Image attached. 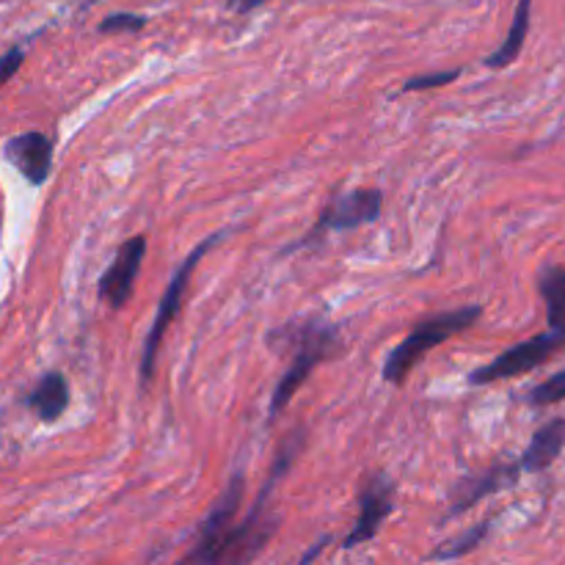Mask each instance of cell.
<instances>
[{"instance_id":"6da1fadb","label":"cell","mask_w":565,"mask_h":565,"mask_svg":"<svg viewBox=\"0 0 565 565\" xmlns=\"http://www.w3.org/2000/svg\"><path fill=\"white\" fill-rule=\"evenodd\" d=\"M268 342L274 351L285 345L292 353L290 367L285 370L268 403V423H274V419L281 417V412H287L296 392L315 373V367L337 351L340 331H337V326L323 323V320H303V323H287L281 329L270 331Z\"/></svg>"},{"instance_id":"7a4b0ae2","label":"cell","mask_w":565,"mask_h":565,"mask_svg":"<svg viewBox=\"0 0 565 565\" xmlns=\"http://www.w3.org/2000/svg\"><path fill=\"white\" fill-rule=\"evenodd\" d=\"M483 318V307L480 303H467V307L450 309V312H436L428 318L417 320L412 334L386 356L384 362V381L386 384L401 386L408 375L414 373L419 362L434 351L436 345L447 342L450 337L461 334V331L472 329L478 320Z\"/></svg>"},{"instance_id":"3957f363","label":"cell","mask_w":565,"mask_h":565,"mask_svg":"<svg viewBox=\"0 0 565 565\" xmlns=\"http://www.w3.org/2000/svg\"><path fill=\"white\" fill-rule=\"evenodd\" d=\"M226 235H230V232H226V230L213 232V235L204 237V241L199 243V246H193L191 254H188V257L182 259L180 265H177L174 276H171L169 287H166L163 298H160L158 312H154L152 326H149L147 340H143L141 367H138V384H141V390H147V386L152 384V379H154V362H158L160 342H163V334H166V331H169L171 320H174L177 312H180V309H182V298H185L188 281H191L193 268H196V265L202 263L204 254H207L213 246H218V243L224 241Z\"/></svg>"},{"instance_id":"277c9868","label":"cell","mask_w":565,"mask_h":565,"mask_svg":"<svg viewBox=\"0 0 565 565\" xmlns=\"http://www.w3.org/2000/svg\"><path fill=\"white\" fill-rule=\"evenodd\" d=\"M381 210H384V193L379 188H359V191L337 193L329 199V204L320 213L318 224L307 232L298 243L285 248V254L296 252V248L315 246L318 241H323L331 232H351L359 226L375 224L381 218Z\"/></svg>"},{"instance_id":"5b68a950","label":"cell","mask_w":565,"mask_h":565,"mask_svg":"<svg viewBox=\"0 0 565 565\" xmlns=\"http://www.w3.org/2000/svg\"><path fill=\"white\" fill-rule=\"evenodd\" d=\"M561 348H565V337L557 331H544V334L533 337V340H524L519 345L502 351L494 362H489L486 367H478L469 373V384L472 386H486L494 384V381L505 379H519L524 373H533L541 364L550 362Z\"/></svg>"},{"instance_id":"8992f818","label":"cell","mask_w":565,"mask_h":565,"mask_svg":"<svg viewBox=\"0 0 565 565\" xmlns=\"http://www.w3.org/2000/svg\"><path fill=\"white\" fill-rule=\"evenodd\" d=\"M395 494L397 486L395 480L386 472L370 475V480L364 483L362 494H359V519L353 524L351 533L342 541V550H353L359 544H367L375 535L381 533L384 522L390 519V513L395 511Z\"/></svg>"},{"instance_id":"52a82bcc","label":"cell","mask_w":565,"mask_h":565,"mask_svg":"<svg viewBox=\"0 0 565 565\" xmlns=\"http://www.w3.org/2000/svg\"><path fill=\"white\" fill-rule=\"evenodd\" d=\"M143 254H147V237L132 235L130 241L121 243L114 263L103 270V276L97 281V292L110 309L127 307V301L132 296V287H136L138 270H141Z\"/></svg>"},{"instance_id":"ba28073f","label":"cell","mask_w":565,"mask_h":565,"mask_svg":"<svg viewBox=\"0 0 565 565\" xmlns=\"http://www.w3.org/2000/svg\"><path fill=\"white\" fill-rule=\"evenodd\" d=\"M6 160L22 174L28 185L39 188L47 182L53 169V141L44 132L28 130L20 136H11L3 147Z\"/></svg>"},{"instance_id":"9c48e42d","label":"cell","mask_w":565,"mask_h":565,"mask_svg":"<svg viewBox=\"0 0 565 565\" xmlns=\"http://www.w3.org/2000/svg\"><path fill=\"white\" fill-rule=\"evenodd\" d=\"M522 472L524 469L519 461L516 463H497V467H491L489 472L478 475V478L461 480V483H458L450 494L452 502H450V511L445 513V522L447 519H456V516H461V513L472 511V508L478 505L480 500H486V497L516 486L519 475Z\"/></svg>"},{"instance_id":"30bf717a","label":"cell","mask_w":565,"mask_h":565,"mask_svg":"<svg viewBox=\"0 0 565 565\" xmlns=\"http://www.w3.org/2000/svg\"><path fill=\"white\" fill-rule=\"evenodd\" d=\"M243 494H246V478H243V472H235L230 478V483H226V489L221 491V497H218V502L213 505V511L204 516L202 527H199V539H196V544H193L191 552H199V550H204V546L215 544V541H218L221 535L232 527V522H235L237 511H241V505H243Z\"/></svg>"},{"instance_id":"8fae6325","label":"cell","mask_w":565,"mask_h":565,"mask_svg":"<svg viewBox=\"0 0 565 565\" xmlns=\"http://www.w3.org/2000/svg\"><path fill=\"white\" fill-rule=\"evenodd\" d=\"M22 403H25L42 423H55V419L64 417V412L70 408V381H66L64 373H58V370H50V373H44L42 379L36 381V386L28 392Z\"/></svg>"},{"instance_id":"7c38bea8","label":"cell","mask_w":565,"mask_h":565,"mask_svg":"<svg viewBox=\"0 0 565 565\" xmlns=\"http://www.w3.org/2000/svg\"><path fill=\"white\" fill-rule=\"evenodd\" d=\"M563 447H565V419L563 417L550 419V423L541 425V428L535 430L527 450H524L522 458H519V463H522L524 472L539 475L544 472V469H550L552 463L561 458Z\"/></svg>"},{"instance_id":"4fadbf2b","label":"cell","mask_w":565,"mask_h":565,"mask_svg":"<svg viewBox=\"0 0 565 565\" xmlns=\"http://www.w3.org/2000/svg\"><path fill=\"white\" fill-rule=\"evenodd\" d=\"M539 292L546 303V323L552 331L565 337V268L544 265L539 274Z\"/></svg>"},{"instance_id":"5bb4252c","label":"cell","mask_w":565,"mask_h":565,"mask_svg":"<svg viewBox=\"0 0 565 565\" xmlns=\"http://www.w3.org/2000/svg\"><path fill=\"white\" fill-rule=\"evenodd\" d=\"M530 11H533V0H519L516 14H513L511 31H508L505 42L483 58V64L489 66V70H505L508 64H513V61L519 58V53H522L524 47V39H527L530 33Z\"/></svg>"},{"instance_id":"9a60e30c","label":"cell","mask_w":565,"mask_h":565,"mask_svg":"<svg viewBox=\"0 0 565 565\" xmlns=\"http://www.w3.org/2000/svg\"><path fill=\"white\" fill-rule=\"evenodd\" d=\"M491 527H494V522L475 524V527H469L467 533H461L458 539L447 541L445 546H439L436 552H430L428 561H458V557H463V555H472L480 544H486Z\"/></svg>"},{"instance_id":"2e32d148","label":"cell","mask_w":565,"mask_h":565,"mask_svg":"<svg viewBox=\"0 0 565 565\" xmlns=\"http://www.w3.org/2000/svg\"><path fill=\"white\" fill-rule=\"evenodd\" d=\"M565 401V370L555 373L552 379L541 381L539 386H533L527 395V403L533 408H544V406H555V403Z\"/></svg>"},{"instance_id":"e0dca14e","label":"cell","mask_w":565,"mask_h":565,"mask_svg":"<svg viewBox=\"0 0 565 565\" xmlns=\"http://www.w3.org/2000/svg\"><path fill=\"white\" fill-rule=\"evenodd\" d=\"M147 28V17L130 14V11H116L99 22V33H138Z\"/></svg>"},{"instance_id":"ac0fdd59","label":"cell","mask_w":565,"mask_h":565,"mask_svg":"<svg viewBox=\"0 0 565 565\" xmlns=\"http://www.w3.org/2000/svg\"><path fill=\"white\" fill-rule=\"evenodd\" d=\"M461 77V70L450 72H428V75H414L403 83V92H428V88L447 86V83L458 81Z\"/></svg>"},{"instance_id":"d6986e66","label":"cell","mask_w":565,"mask_h":565,"mask_svg":"<svg viewBox=\"0 0 565 565\" xmlns=\"http://www.w3.org/2000/svg\"><path fill=\"white\" fill-rule=\"evenodd\" d=\"M22 58H25V50L11 47L9 53L3 55V70H0V77H3V81H11V77H14V72L22 66Z\"/></svg>"},{"instance_id":"ffe728a7","label":"cell","mask_w":565,"mask_h":565,"mask_svg":"<svg viewBox=\"0 0 565 565\" xmlns=\"http://www.w3.org/2000/svg\"><path fill=\"white\" fill-rule=\"evenodd\" d=\"M263 3H268V0H226V6H230L232 11H237V14H248V11H254Z\"/></svg>"},{"instance_id":"44dd1931","label":"cell","mask_w":565,"mask_h":565,"mask_svg":"<svg viewBox=\"0 0 565 565\" xmlns=\"http://www.w3.org/2000/svg\"><path fill=\"white\" fill-rule=\"evenodd\" d=\"M331 544V539H329V535H326V539H320L318 541V544H315L312 546V550H309V552H303V555H301V563H312L315 561V557H318L320 555V552H323L326 550V546H329Z\"/></svg>"}]
</instances>
